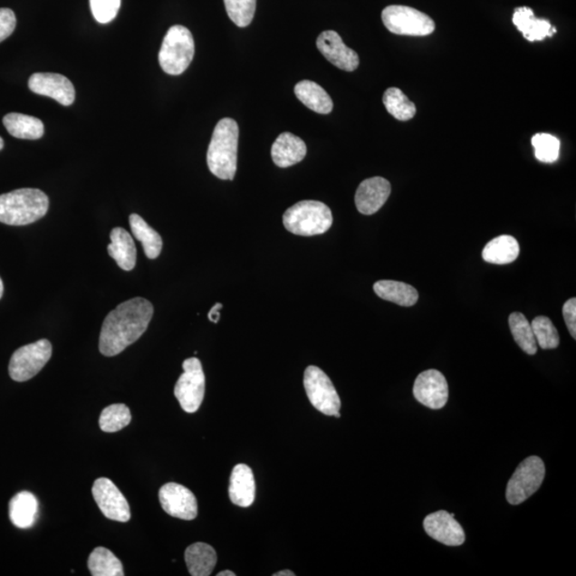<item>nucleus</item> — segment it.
I'll return each instance as SVG.
<instances>
[{
  "mask_svg": "<svg viewBox=\"0 0 576 576\" xmlns=\"http://www.w3.org/2000/svg\"><path fill=\"white\" fill-rule=\"evenodd\" d=\"M154 307L149 300L137 297L128 300L105 318L100 335V351L115 357L139 340L152 321Z\"/></svg>",
  "mask_w": 576,
  "mask_h": 576,
  "instance_id": "1",
  "label": "nucleus"
},
{
  "mask_svg": "<svg viewBox=\"0 0 576 576\" xmlns=\"http://www.w3.org/2000/svg\"><path fill=\"white\" fill-rule=\"evenodd\" d=\"M239 128L235 120L225 118L216 125L207 149V166L215 177L233 181L237 171Z\"/></svg>",
  "mask_w": 576,
  "mask_h": 576,
  "instance_id": "2",
  "label": "nucleus"
},
{
  "mask_svg": "<svg viewBox=\"0 0 576 576\" xmlns=\"http://www.w3.org/2000/svg\"><path fill=\"white\" fill-rule=\"evenodd\" d=\"M50 200L43 191L22 188L0 195V222L8 226H27L43 218Z\"/></svg>",
  "mask_w": 576,
  "mask_h": 576,
  "instance_id": "3",
  "label": "nucleus"
},
{
  "mask_svg": "<svg viewBox=\"0 0 576 576\" xmlns=\"http://www.w3.org/2000/svg\"><path fill=\"white\" fill-rule=\"evenodd\" d=\"M332 224L331 209L320 201H300L283 215L285 229L298 236L322 235Z\"/></svg>",
  "mask_w": 576,
  "mask_h": 576,
  "instance_id": "4",
  "label": "nucleus"
},
{
  "mask_svg": "<svg viewBox=\"0 0 576 576\" xmlns=\"http://www.w3.org/2000/svg\"><path fill=\"white\" fill-rule=\"evenodd\" d=\"M195 56V41L189 29L176 25L168 30L161 44L158 60L161 69L169 75H181Z\"/></svg>",
  "mask_w": 576,
  "mask_h": 576,
  "instance_id": "5",
  "label": "nucleus"
},
{
  "mask_svg": "<svg viewBox=\"0 0 576 576\" xmlns=\"http://www.w3.org/2000/svg\"><path fill=\"white\" fill-rule=\"evenodd\" d=\"M381 16L384 26L394 34L426 37L436 29L431 17L406 5H389L382 11Z\"/></svg>",
  "mask_w": 576,
  "mask_h": 576,
  "instance_id": "6",
  "label": "nucleus"
},
{
  "mask_svg": "<svg viewBox=\"0 0 576 576\" xmlns=\"http://www.w3.org/2000/svg\"><path fill=\"white\" fill-rule=\"evenodd\" d=\"M545 476V466L537 456L522 461L509 479L506 499L512 505H520L542 487Z\"/></svg>",
  "mask_w": 576,
  "mask_h": 576,
  "instance_id": "7",
  "label": "nucleus"
},
{
  "mask_svg": "<svg viewBox=\"0 0 576 576\" xmlns=\"http://www.w3.org/2000/svg\"><path fill=\"white\" fill-rule=\"evenodd\" d=\"M304 389L312 406L328 417L341 418V398L325 371L311 365L304 371Z\"/></svg>",
  "mask_w": 576,
  "mask_h": 576,
  "instance_id": "8",
  "label": "nucleus"
},
{
  "mask_svg": "<svg viewBox=\"0 0 576 576\" xmlns=\"http://www.w3.org/2000/svg\"><path fill=\"white\" fill-rule=\"evenodd\" d=\"M183 370L184 373L174 388V395L185 412L195 413L199 410L206 394V376L197 358L185 360Z\"/></svg>",
  "mask_w": 576,
  "mask_h": 576,
  "instance_id": "9",
  "label": "nucleus"
},
{
  "mask_svg": "<svg viewBox=\"0 0 576 576\" xmlns=\"http://www.w3.org/2000/svg\"><path fill=\"white\" fill-rule=\"evenodd\" d=\"M52 353L53 346L47 340L19 348L10 360V377L17 382L32 379L50 361Z\"/></svg>",
  "mask_w": 576,
  "mask_h": 576,
  "instance_id": "10",
  "label": "nucleus"
},
{
  "mask_svg": "<svg viewBox=\"0 0 576 576\" xmlns=\"http://www.w3.org/2000/svg\"><path fill=\"white\" fill-rule=\"evenodd\" d=\"M92 494L101 512L107 519L126 523L130 519V508L128 500L117 485L108 478L96 479Z\"/></svg>",
  "mask_w": 576,
  "mask_h": 576,
  "instance_id": "11",
  "label": "nucleus"
},
{
  "mask_svg": "<svg viewBox=\"0 0 576 576\" xmlns=\"http://www.w3.org/2000/svg\"><path fill=\"white\" fill-rule=\"evenodd\" d=\"M414 398L430 409L439 410L448 400V384L439 370H428L417 378L413 387Z\"/></svg>",
  "mask_w": 576,
  "mask_h": 576,
  "instance_id": "12",
  "label": "nucleus"
},
{
  "mask_svg": "<svg viewBox=\"0 0 576 576\" xmlns=\"http://www.w3.org/2000/svg\"><path fill=\"white\" fill-rule=\"evenodd\" d=\"M161 507L171 517L186 521L194 520L197 515V502L192 492L182 485L169 483L159 490Z\"/></svg>",
  "mask_w": 576,
  "mask_h": 576,
  "instance_id": "13",
  "label": "nucleus"
},
{
  "mask_svg": "<svg viewBox=\"0 0 576 576\" xmlns=\"http://www.w3.org/2000/svg\"><path fill=\"white\" fill-rule=\"evenodd\" d=\"M318 51L336 68L346 72L356 71L360 64L358 53L344 44L341 35L333 30H327L317 38Z\"/></svg>",
  "mask_w": 576,
  "mask_h": 576,
  "instance_id": "14",
  "label": "nucleus"
},
{
  "mask_svg": "<svg viewBox=\"0 0 576 576\" xmlns=\"http://www.w3.org/2000/svg\"><path fill=\"white\" fill-rule=\"evenodd\" d=\"M28 87L35 94L48 96L62 106L75 101V89L69 78L55 73H35L29 78Z\"/></svg>",
  "mask_w": 576,
  "mask_h": 576,
  "instance_id": "15",
  "label": "nucleus"
},
{
  "mask_svg": "<svg viewBox=\"0 0 576 576\" xmlns=\"http://www.w3.org/2000/svg\"><path fill=\"white\" fill-rule=\"evenodd\" d=\"M424 530L436 542L448 547H458L466 542L464 528L455 520V514L446 510L427 515L424 520Z\"/></svg>",
  "mask_w": 576,
  "mask_h": 576,
  "instance_id": "16",
  "label": "nucleus"
},
{
  "mask_svg": "<svg viewBox=\"0 0 576 576\" xmlns=\"http://www.w3.org/2000/svg\"><path fill=\"white\" fill-rule=\"evenodd\" d=\"M391 184L388 179L375 177L365 179L356 192V206L363 215H374L386 204L391 195Z\"/></svg>",
  "mask_w": 576,
  "mask_h": 576,
  "instance_id": "17",
  "label": "nucleus"
},
{
  "mask_svg": "<svg viewBox=\"0 0 576 576\" xmlns=\"http://www.w3.org/2000/svg\"><path fill=\"white\" fill-rule=\"evenodd\" d=\"M229 495L234 505L249 507L255 500V480L254 472L247 465L240 464L234 467Z\"/></svg>",
  "mask_w": 576,
  "mask_h": 576,
  "instance_id": "18",
  "label": "nucleus"
},
{
  "mask_svg": "<svg viewBox=\"0 0 576 576\" xmlns=\"http://www.w3.org/2000/svg\"><path fill=\"white\" fill-rule=\"evenodd\" d=\"M307 152V146L302 138L292 133H283L273 144L272 158L278 167L288 168L302 161Z\"/></svg>",
  "mask_w": 576,
  "mask_h": 576,
  "instance_id": "19",
  "label": "nucleus"
},
{
  "mask_svg": "<svg viewBox=\"0 0 576 576\" xmlns=\"http://www.w3.org/2000/svg\"><path fill=\"white\" fill-rule=\"evenodd\" d=\"M513 23L524 38L530 42L542 41L556 34L547 20L536 19L531 8L521 7L514 10Z\"/></svg>",
  "mask_w": 576,
  "mask_h": 576,
  "instance_id": "20",
  "label": "nucleus"
},
{
  "mask_svg": "<svg viewBox=\"0 0 576 576\" xmlns=\"http://www.w3.org/2000/svg\"><path fill=\"white\" fill-rule=\"evenodd\" d=\"M110 239L111 243L107 248L108 254L125 272L133 270L137 261V249L133 237L122 227H115L110 233Z\"/></svg>",
  "mask_w": 576,
  "mask_h": 576,
  "instance_id": "21",
  "label": "nucleus"
},
{
  "mask_svg": "<svg viewBox=\"0 0 576 576\" xmlns=\"http://www.w3.org/2000/svg\"><path fill=\"white\" fill-rule=\"evenodd\" d=\"M39 502L30 492L23 491L10 501L9 514L12 523L26 530L33 527L37 521Z\"/></svg>",
  "mask_w": 576,
  "mask_h": 576,
  "instance_id": "22",
  "label": "nucleus"
},
{
  "mask_svg": "<svg viewBox=\"0 0 576 576\" xmlns=\"http://www.w3.org/2000/svg\"><path fill=\"white\" fill-rule=\"evenodd\" d=\"M185 562L192 576H208L217 563V553L211 545L197 542L185 551Z\"/></svg>",
  "mask_w": 576,
  "mask_h": 576,
  "instance_id": "23",
  "label": "nucleus"
},
{
  "mask_svg": "<svg viewBox=\"0 0 576 576\" xmlns=\"http://www.w3.org/2000/svg\"><path fill=\"white\" fill-rule=\"evenodd\" d=\"M295 94L302 103L321 115L333 110V101L326 90L311 81H302L295 86Z\"/></svg>",
  "mask_w": 576,
  "mask_h": 576,
  "instance_id": "24",
  "label": "nucleus"
},
{
  "mask_svg": "<svg viewBox=\"0 0 576 576\" xmlns=\"http://www.w3.org/2000/svg\"><path fill=\"white\" fill-rule=\"evenodd\" d=\"M374 291L378 297L401 307H413L418 302V293L404 282L381 280L376 282Z\"/></svg>",
  "mask_w": 576,
  "mask_h": 576,
  "instance_id": "25",
  "label": "nucleus"
},
{
  "mask_svg": "<svg viewBox=\"0 0 576 576\" xmlns=\"http://www.w3.org/2000/svg\"><path fill=\"white\" fill-rule=\"evenodd\" d=\"M520 245L518 240L510 235L492 239L483 251L484 261L496 265H506L518 259Z\"/></svg>",
  "mask_w": 576,
  "mask_h": 576,
  "instance_id": "26",
  "label": "nucleus"
},
{
  "mask_svg": "<svg viewBox=\"0 0 576 576\" xmlns=\"http://www.w3.org/2000/svg\"><path fill=\"white\" fill-rule=\"evenodd\" d=\"M9 134L19 139L37 140L44 135V124L40 119L22 113H8L3 120Z\"/></svg>",
  "mask_w": 576,
  "mask_h": 576,
  "instance_id": "27",
  "label": "nucleus"
},
{
  "mask_svg": "<svg viewBox=\"0 0 576 576\" xmlns=\"http://www.w3.org/2000/svg\"><path fill=\"white\" fill-rule=\"evenodd\" d=\"M130 225L134 236L141 242L144 254L149 260L158 259L163 250V239L159 234L137 214L130 216Z\"/></svg>",
  "mask_w": 576,
  "mask_h": 576,
  "instance_id": "28",
  "label": "nucleus"
},
{
  "mask_svg": "<svg viewBox=\"0 0 576 576\" xmlns=\"http://www.w3.org/2000/svg\"><path fill=\"white\" fill-rule=\"evenodd\" d=\"M90 573L93 576H123L121 561L106 548H96L88 560Z\"/></svg>",
  "mask_w": 576,
  "mask_h": 576,
  "instance_id": "29",
  "label": "nucleus"
},
{
  "mask_svg": "<svg viewBox=\"0 0 576 576\" xmlns=\"http://www.w3.org/2000/svg\"><path fill=\"white\" fill-rule=\"evenodd\" d=\"M509 327L515 343L519 345L521 350L526 352L527 355H535L538 350L537 341L527 318L523 314L515 312V313L509 316Z\"/></svg>",
  "mask_w": 576,
  "mask_h": 576,
  "instance_id": "30",
  "label": "nucleus"
},
{
  "mask_svg": "<svg viewBox=\"0 0 576 576\" xmlns=\"http://www.w3.org/2000/svg\"><path fill=\"white\" fill-rule=\"evenodd\" d=\"M382 101L389 115L399 121H409L416 116V105L398 88H389L384 92Z\"/></svg>",
  "mask_w": 576,
  "mask_h": 576,
  "instance_id": "31",
  "label": "nucleus"
},
{
  "mask_svg": "<svg viewBox=\"0 0 576 576\" xmlns=\"http://www.w3.org/2000/svg\"><path fill=\"white\" fill-rule=\"evenodd\" d=\"M131 421L129 407L124 404H115L105 408L100 417V427L104 432H117L122 430Z\"/></svg>",
  "mask_w": 576,
  "mask_h": 576,
  "instance_id": "32",
  "label": "nucleus"
},
{
  "mask_svg": "<svg viewBox=\"0 0 576 576\" xmlns=\"http://www.w3.org/2000/svg\"><path fill=\"white\" fill-rule=\"evenodd\" d=\"M537 344L542 350H555L560 345V334L549 317L538 316L531 322Z\"/></svg>",
  "mask_w": 576,
  "mask_h": 576,
  "instance_id": "33",
  "label": "nucleus"
},
{
  "mask_svg": "<svg viewBox=\"0 0 576 576\" xmlns=\"http://www.w3.org/2000/svg\"><path fill=\"white\" fill-rule=\"evenodd\" d=\"M227 15L238 27H247L254 20L256 0H224Z\"/></svg>",
  "mask_w": 576,
  "mask_h": 576,
  "instance_id": "34",
  "label": "nucleus"
},
{
  "mask_svg": "<svg viewBox=\"0 0 576 576\" xmlns=\"http://www.w3.org/2000/svg\"><path fill=\"white\" fill-rule=\"evenodd\" d=\"M532 144L535 149L536 158L542 163L552 164L560 155L561 142L549 134H537L533 137Z\"/></svg>",
  "mask_w": 576,
  "mask_h": 576,
  "instance_id": "35",
  "label": "nucleus"
},
{
  "mask_svg": "<svg viewBox=\"0 0 576 576\" xmlns=\"http://www.w3.org/2000/svg\"><path fill=\"white\" fill-rule=\"evenodd\" d=\"M121 7V0H90L94 19L101 24L115 20Z\"/></svg>",
  "mask_w": 576,
  "mask_h": 576,
  "instance_id": "36",
  "label": "nucleus"
},
{
  "mask_svg": "<svg viewBox=\"0 0 576 576\" xmlns=\"http://www.w3.org/2000/svg\"><path fill=\"white\" fill-rule=\"evenodd\" d=\"M15 27L14 12L8 8L0 9V43L14 34Z\"/></svg>",
  "mask_w": 576,
  "mask_h": 576,
  "instance_id": "37",
  "label": "nucleus"
},
{
  "mask_svg": "<svg viewBox=\"0 0 576 576\" xmlns=\"http://www.w3.org/2000/svg\"><path fill=\"white\" fill-rule=\"evenodd\" d=\"M562 315L565 318L566 325L570 334L573 339H576V299H569L568 302L563 304Z\"/></svg>",
  "mask_w": 576,
  "mask_h": 576,
  "instance_id": "38",
  "label": "nucleus"
},
{
  "mask_svg": "<svg viewBox=\"0 0 576 576\" xmlns=\"http://www.w3.org/2000/svg\"><path fill=\"white\" fill-rule=\"evenodd\" d=\"M224 308L221 303L215 304L208 313V320L214 323H217L220 320V310Z\"/></svg>",
  "mask_w": 576,
  "mask_h": 576,
  "instance_id": "39",
  "label": "nucleus"
},
{
  "mask_svg": "<svg viewBox=\"0 0 576 576\" xmlns=\"http://www.w3.org/2000/svg\"><path fill=\"white\" fill-rule=\"evenodd\" d=\"M296 574L292 572L291 570H283V571H280L274 573V576H295Z\"/></svg>",
  "mask_w": 576,
  "mask_h": 576,
  "instance_id": "40",
  "label": "nucleus"
},
{
  "mask_svg": "<svg viewBox=\"0 0 576 576\" xmlns=\"http://www.w3.org/2000/svg\"><path fill=\"white\" fill-rule=\"evenodd\" d=\"M217 575L218 576H236V573L230 571V570H225V571H222L218 573Z\"/></svg>",
  "mask_w": 576,
  "mask_h": 576,
  "instance_id": "41",
  "label": "nucleus"
},
{
  "mask_svg": "<svg viewBox=\"0 0 576 576\" xmlns=\"http://www.w3.org/2000/svg\"><path fill=\"white\" fill-rule=\"evenodd\" d=\"M4 293V283L2 278H0V299H2Z\"/></svg>",
  "mask_w": 576,
  "mask_h": 576,
  "instance_id": "42",
  "label": "nucleus"
},
{
  "mask_svg": "<svg viewBox=\"0 0 576 576\" xmlns=\"http://www.w3.org/2000/svg\"><path fill=\"white\" fill-rule=\"evenodd\" d=\"M4 146H5V142L3 140V138L0 137V151H2V149H4Z\"/></svg>",
  "mask_w": 576,
  "mask_h": 576,
  "instance_id": "43",
  "label": "nucleus"
}]
</instances>
